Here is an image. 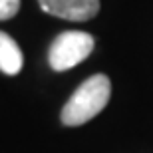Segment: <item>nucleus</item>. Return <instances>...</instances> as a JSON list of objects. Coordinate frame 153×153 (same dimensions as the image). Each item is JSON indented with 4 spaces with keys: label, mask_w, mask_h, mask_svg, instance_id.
<instances>
[{
    "label": "nucleus",
    "mask_w": 153,
    "mask_h": 153,
    "mask_svg": "<svg viewBox=\"0 0 153 153\" xmlns=\"http://www.w3.org/2000/svg\"><path fill=\"white\" fill-rule=\"evenodd\" d=\"M40 8L50 16L85 22L100 12V0H38Z\"/></svg>",
    "instance_id": "nucleus-3"
},
{
    "label": "nucleus",
    "mask_w": 153,
    "mask_h": 153,
    "mask_svg": "<svg viewBox=\"0 0 153 153\" xmlns=\"http://www.w3.org/2000/svg\"><path fill=\"white\" fill-rule=\"evenodd\" d=\"M18 10H20V0H0V20L16 16Z\"/></svg>",
    "instance_id": "nucleus-5"
},
{
    "label": "nucleus",
    "mask_w": 153,
    "mask_h": 153,
    "mask_svg": "<svg viewBox=\"0 0 153 153\" xmlns=\"http://www.w3.org/2000/svg\"><path fill=\"white\" fill-rule=\"evenodd\" d=\"M111 96V82L108 76L96 74L88 78L78 90L72 94L68 103L62 109V123L68 127L88 123L102 111Z\"/></svg>",
    "instance_id": "nucleus-1"
},
{
    "label": "nucleus",
    "mask_w": 153,
    "mask_h": 153,
    "mask_svg": "<svg viewBox=\"0 0 153 153\" xmlns=\"http://www.w3.org/2000/svg\"><path fill=\"white\" fill-rule=\"evenodd\" d=\"M24 56L16 40L6 32H0V70L8 76H16L22 70Z\"/></svg>",
    "instance_id": "nucleus-4"
},
{
    "label": "nucleus",
    "mask_w": 153,
    "mask_h": 153,
    "mask_svg": "<svg viewBox=\"0 0 153 153\" xmlns=\"http://www.w3.org/2000/svg\"><path fill=\"white\" fill-rule=\"evenodd\" d=\"M94 46H96V40L88 32H79V30L62 32L52 42L50 52H48V62H50L52 70L66 72V70L78 66L79 62H84L91 54Z\"/></svg>",
    "instance_id": "nucleus-2"
}]
</instances>
